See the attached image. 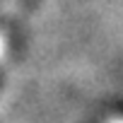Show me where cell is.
Wrapping results in <instances>:
<instances>
[{
    "instance_id": "1",
    "label": "cell",
    "mask_w": 123,
    "mask_h": 123,
    "mask_svg": "<svg viewBox=\"0 0 123 123\" xmlns=\"http://www.w3.org/2000/svg\"><path fill=\"white\" fill-rule=\"evenodd\" d=\"M109 123H123V118H113V121H109Z\"/></svg>"
}]
</instances>
